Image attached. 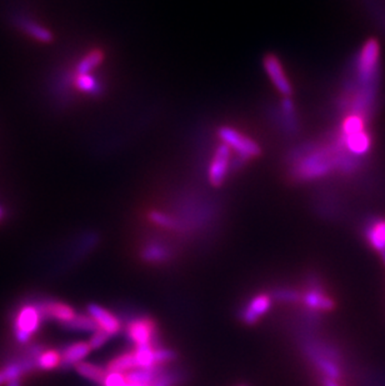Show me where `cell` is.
I'll return each instance as SVG.
<instances>
[{
	"instance_id": "obj_1",
	"label": "cell",
	"mask_w": 385,
	"mask_h": 386,
	"mask_svg": "<svg viewBox=\"0 0 385 386\" xmlns=\"http://www.w3.org/2000/svg\"><path fill=\"white\" fill-rule=\"evenodd\" d=\"M380 45L375 39H369L356 63L358 85H378L379 82Z\"/></svg>"
},
{
	"instance_id": "obj_2",
	"label": "cell",
	"mask_w": 385,
	"mask_h": 386,
	"mask_svg": "<svg viewBox=\"0 0 385 386\" xmlns=\"http://www.w3.org/2000/svg\"><path fill=\"white\" fill-rule=\"evenodd\" d=\"M43 316L42 308L39 304H25L14 319V334L15 338L18 339L20 343H27L41 327Z\"/></svg>"
},
{
	"instance_id": "obj_3",
	"label": "cell",
	"mask_w": 385,
	"mask_h": 386,
	"mask_svg": "<svg viewBox=\"0 0 385 386\" xmlns=\"http://www.w3.org/2000/svg\"><path fill=\"white\" fill-rule=\"evenodd\" d=\"M218 135L231 150L238 154V158L243 161H249L261 154V149L252 138L247 137L243 133L233 129L229 126H221L218 131Z\"/></svg>"
},
{
	"instance_id": "obj_4",
	"label": "cell",
	"mask_w": 385,
	"mask_h": 386,
	"mask_svg": "<svg viewBox=\"0 0 385 386\" xmlns=\"http://www.w3.org/2000/svg\"><path fill=\"white\" fill-rule=\"evenodd\" d=\"M125 335L136 346H158V327L155 321L149 316H138L128 321L125 327Z\"/></svg>"
},
{
	"instance_id": "obj_5",
	"label": "cell",
	"mask_w": 385,
	"mask_h": 386,
	"mask_svg": "<svg viewBox=\"0 0 385 386\" xmlns=\"http://www.w3.org/2000/svg\"><path fill=\"white\" fill-rule=\"evenodd\" d=\"M263 66L274 88L284 98H291L293 96V87L278 57L274 54H268L263 59Z\"/></svg>"
},
{
	"instance_id": "obj_6",
	"label": "cell",
	"mask_w": 385,
	"mask_h": 386,
	"mask_svg": "<svg viewBox=\"0 0 385 386\" xmlns=\"http://www.w3.org/2000/svg\"><path fill=\"white\" fill-rule=\"evenodd\" d=\"M231 149L226 144H221L215 150L210 167L208 170L209 183L213 186H221L226 181V175L231 170Z\"/></svg>"
},
{
	"instance_id": "obj_7",
	"label": "cell",
	"mask_w": 385,
	"mask_h": 386,
	"mask_svg": "<svg viewBox=\"0 0 385 386\" xmlns=\"http://www.w3.org/2000/svg\"><path fill=\"white\" fill-rule=\"evenodd\" d=\"M41 348H34L29 355L18 362H9L4 368L0 369V386L8 384L9 381L20 379L24 374L36 369V359L42 354Z\"/></svg>"
},
{
	"instance_id": "obj_8",
	"label": "cell",
	"mask_w": 385,
	"mask_h": 386,
	"mask_svg": "<svg viewBox=\"0 0 385 386\" xmlns=\"http://www.w3.org/2000/svg\"><path fill=\"white\" fill-rule=\"evenodd\" d=\"M88 314L94 319L99 329L104 330L110 336H117L122 333L123 322L112 311H109L98 304H90L88 306Z\"/></svg>"
},
{
	"instance_id": "obj_9",
	"label": "cell",
	"mask_w": 385,
	"mask_h": 386,
	"mask_svg": "<svg viewBox=\"0 0 385 386\" xmlns=\"http://www.w3.org/2000/svg\"><path fill=\"white\" fill-rule=\"evenodd\" d=\"M272 295L266 294V292L255 295L250 299L249 303L244 306L243 311H242V320L248 325H253L255 322L261 320V316L267 314L272 308Z\"/></svg>"
},
{
	"instance_id": "obj_10",
	"label": "cell",
	"mask_w": 385,
	"mask_h": 386,
	"mask_svg": "<svg viewBox=\"0 0 385 386\" xmlns=\"http://www.w3.org/2000/svg\"><path fill=\"white\" fill-rule=\"evenodd\" d=\"M302 302L305 308L314 311H332L335 308V303L332 297L318 285L309 288L302 295Z\"/></svg>"
},
{
	"instance_id": "obj_11",
	"label": "cell",
	"mask_w": 385,
	"mask_h": 386,
	"mask_svg": "<svg viewBox=\"0 0 385 386\" xmlns=\"http://www.w3.org/2000/svg\"><path fill=\"white\" fill-rule=\"evenodd\" d=\"M41 308L44 318L58 321L60 325H64L77 315L75 310L73 309L71 305L57 300H45L41 303Z\"/></svg>"
},
{
	"instance_id": "obj_12",
	"label": "cell",
	"mask_w": 385,
	"mask_h": 386,
	"mask_svg": "<svg viewBox=\"0 0 385 386\" xmlns=\"http://www.w3.org/2000/svg\"><path fill=\"white\" fill-rule=\"evenodd\" d=\"M92 351L89 343L87 341H78L66 346L63 350L60 351L61 355V362L60 368L71 369L75 366L79 362H83V359L88 357Z\"/></svg>"
},
{
	"instance_id": "obj_13",
	"label": "cell",
	"mask_w": 385,
	"mask_h": 386,
	"mask_svg": "<svg viewBox=\"0 0 385 386\" xmlns=\"http://www.w3.org/2000/svg\"><path fill=\"white\" fill-rule=\"evenodd\" d=\"M338 137L340 139V143L343 144L344 149L358 158L367 154L372 148V138L368 134L367 131H359L348 137H343L342 134H338Z\"/></svg>"
},
{
	"instance_id": "obj_14",
	"label": "cell",
	"mask_w": 385,
	"mask_h": 386,
	"mask_svg": "<svg viewBox=\"0 0 385 386\" xmlns=\"http://www.w3.org/2000/svg\"><path fill=\"white\" fill-rule=\"evenodd\" d=\"M369 245L382 253L385 250V219H374L364 232Z\"/></svg>"
},
{
	"instance_id": "obj_15",
	"label": "cell",
	"mask_w": 385,
	"mask_h": 386,
	"mask_svg": "<svg viewBox=\"0 0 385 386\" xmlns=\"http://www.w3.org/2000/svg\"><path fill=\"white\" fill-rule=\"evenodd\" d=\"M108 373H119V374H126L131 370L136 369V357L134 351H125L113 357L107 365Z\"/></svg>"
},
{
	"instance_id": "obj_16",
	"label": "cell",
	"mask_w": 385,
	"mask_h": 386,
	"mask_svg": "<svg viewBox=\"0 0 385 386\" xmlns=\"http://www.w3.org/2000/svg\"><path fill=\"white\" fill-rule=\"evenodd\" d=\"M74 368L80 376L93 381L95 384H99V385H103L108 374L107 369L103 368L94 362H79Z\"/></svg>"
},
{
	"instance_id": "obj_17",
	"label": "cell",
	"mask_w": 385,
	"mask_h": 386,
	"mask_svg": "<svg viewBox=\"0 0 385 386\" xmlns=\"http://www.w3.org/2000/svg\"><path fill=\"white\" fill-rule=\"evenodd\" d=\"M61 327L71 332H80V333H94L99 327L94 319L89 314H77L71 321H68Z\"/></svg>"
},
{
	"instance_id": "obj_18",
	"label": "cell",
	"mask_w": 385,
	"mask_h": 386,
	"mask_svg": "<svg viewBox=\"0 0 385 386\" xmlns=\"http://www.w3.org/2000/svg\"><path fill=\"white\" fill-rule=\"evenodd\" d=\"M136 369L154 368V346L153 345H142L136 346L134 349Z\"/></svg>"
},
{
	"instance_id": "obj_19",
	"label": "cell",
	"mask_w": 385,
	"mask_h": 386,
	"mask_svg": "<svg viewBox=\"0 0 385 386\" xmlns=\"http://www.w3.org/2000/svg\"><path fill=\"white\" fill-rule=\"evenodd\" d=\"M103 59H104V54L101 50H92L79 61V64L77 66L78 75L90 74V72L94 70L96 66H101Z\"/></svg>"
},
{
	"instance_id": "obj_20",
	"label": "cell",
	"mask_w": 385,
	"mask_h": 386,
	"mask_svg": "<svg viewBox=\"0 0 385 386\" xmlns=\"http://www.w3.org/2000/svg\"><path fill=\"white\" fill-rule=\"evenodd\" d=\"M75 87L80 91H83L85 94H89V96H101L103 93L101 84L90 74L78 75L75 79Z\"/></svg>"
},
{
	"instance_id": "obj_21",
	"label": "cell",
	"mask_w": 385,
	"mask_h": 386,
	"mask_svg": "<svg viewBox=\"0 0 385 386\" xmlns=\"http://www.w3.org/2000/svg\"><path fill=\"white\" fill-rule=\"evenodd\" d=\"M169 256H170V251L161 244H150L143 251V258L150 262H161Z\"/></svg>"
},
{
	"instance_id": "obj_22",
	"label": "cell",
	"mask_w": 385,
	"mask_h": 386,
	"mask_svg": "<svg viewBox=\"0 0 385 386\" xmlns=\"http://www.w3.org/2000/svg\"><path fill=\"white\" fill-rule=\"evenodd\" d=\"M60 362H61V355L59 351H43L36 359V368L42 370H52V369L60 368Z\"/></svg>"
},
{
	"instance_id": "obj_23",
	"label": "cell",
	"mask_w": 385,
	"mask_h": 386,
	"mask_svg": "<svg viewBox=\"0 0 385 386\" xmlns=\"http://www.w3.org/2000/svg\"><path fill=\"white\" fill-rule=\"evenodd\" d=\"M148 218L153 224L161 226L164 229H178L179 228L178 220L174 219L173 216L166 214V213H163V211L153 210V211L149 213Z\"/></svg>"
},
{
	"instance_id": "obj_24",
	"label": "cell",
	"mask_w": 385,
	"mask_h": 386,
	"mask_svg": "<svg viewBox=\"0 0 385 386\" xmlns=\"http://www.w3.org/2000/svg\"><path fill=\"white\" fill-rule=\"evenodd\" d=\"M177 352L163 346H155L154 348V365L159 368H164L168 364L174 362L177 359Z\"/></svg>"
},
{
	"instance_id": "obj_25",
	"label": "cell",
	"mask_w": 385,
	"mask_h": 386,
	"mask_svg": "<svg viewBox=\"0 0 385 386\" xmlns=\"http://www.w3.org/2000/svg\"><path fill=\"white\" fill-rule=\"evenodd\" d=\"M179 376L175 373L168 371L164 368L158 366V371L154 380L150 386H175L178 384Z\"/></svg>"
},
{
	"instance_id": "obj_26",
	"label": "cell",
	"mask_w": 385,
	"mask_h": 386,
	"mask_svg": "<svg viewBox=\"0 0 385 386\" xmlns=\"http://www.w3.org/2000/svg\"><path fill=\"white\" fill-rule=\"evenodd\" d=\"M22 28L27 30L30 36H34V38L39 39V40H43V42L52 40V34L47 29H44V28L39 27V25L33 24L31 22L22 20Z\"/></svg>"
},
{
	"instance_id": "obj_27",
	"label": "cell",
	"mask_w": 385,
	"mask_h": 386,
	"mask_svg": "<svg viewBox=\"0 0 385 386\" xmlns=\"http://www.w3.org/2000/svg\"><path fill=\"white\" fill-rule=\"evenodd\" d=\"M272 297L284 303H296L298 300H302L300 292L293 289H277L273 292Z\"/></svg>"
},
{
	"instance_id": "obj_28",
	"label": "cell",
	"mask_w": 385,
	"mask_h": 386,
	"mask_svg": "<svg viewBox=\"0 0 385 386\" xmlns=\"http://www.w3.org/2000/svg\"><path fill=\"white\" fill-rule=\"evenodd\" d=\"M110 338L109 334L106 333L104 330L98 329L96 332L92 334V338H90L89 343L92 350H96V349H101L103 345H106L108 343V340Z\"/></svg>"
},
{
	"instance_id": "obj_29",
	"label": "cell",
	"mask_w": 385,
	"mask_h": 386,
	"mask_svg": "<svg viewBox=\"0 0 385 386\" xmlns=\"http://www.w3.org/2000/svg\"><path fill=\"white\" fill-rule=\"evenodd\" d=\"M103 386H128V383L125 380L124 374L108 373L106 380L103 383Z\"/></svg>"
},
{
	"instance_id": "obj_30",
	"label": "cell",
	"mask_w": 385,
	"mask_h": 386,
	"mask_svg": "<svg viewBox=\"0 0 385 386\" xmlns=\"http://www.w3.org/2000/svg\"><path fill=\"white\" fill-rule=\"evenodd\" d=\"M323 386H340L338 384V381L334 380V379H329V378H324L323 379Z\"/></svg>"
},
{
	"instance_id": "obj_31",
	"label": "cell",
	"mask_w": 385,
	"mask_h": 386,
	"mask_svg": "<svg viewBox=\"0 0 385 386\" xmlns=\"http://www.w3.org/2000/svg\"><path fill=\"white\" fill-rule=\"evenodd\" d=\"M6 386H22V384H20V380L17 379V380L9 381V383L6 384Z\"/></svg>"
},
{
	"instance_id": "obj_32",
	"label": "cell",
	"mask_w": 385,
	"mask_h": 386,
	"mask_svg": "<svg viewBox=\"0 0 385 386\" xmlns=\"http://www.w3.org/2000/svg\"><path fill=\"white\" fill-rule=\"evenodd\" d=\"M380 258H382V260H383V264L385 265V250H383L382 253H379Z\"/></svg>"
},
{
	"instance_id": "obj_33",
	"label": "cell",
	"mask_w": 385,
	"mask_h": 386,
	"mask_svg": "<svg viewBox=\"0 0 385 386\" xmlns=\"http://www.w3.org/2000/svg\"><path fill=\"white\" fill-rule=\"evenodd\" d=\"M1 215H3V211H1V209H0V218H1Z\"/></svg>"
}]
</instances>
